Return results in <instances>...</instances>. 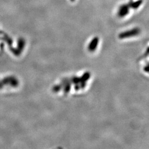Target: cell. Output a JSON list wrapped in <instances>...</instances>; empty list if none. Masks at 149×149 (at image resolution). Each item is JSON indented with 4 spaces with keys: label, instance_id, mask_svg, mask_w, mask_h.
<instances>
[{
    "label": "cell",
    "instance_id": "6da1fadb",
    "mask_svg": "<svg viewBox=\"0 0 149 149\" xmlns=\"http://www.w3.org/2000/svg\"><path fill=\"white\" fill-rule=\"evenodd\" d=\"M140 33V29L139 28H134L130 31H128L126 32H123L119 36V37L120 39H124L125 38L131 37L138 35Z\"/></svg>",
    "mask_w": 149,
    "mask_h": 149
},
{
    "label": "cell",
    "instance_id": "3957f363",
    "mask_svg": "<svg viewBox=\"0 0 149 149\" xmlns=\"http://www.w3.org/2000/svg\"><path fill=\"white\" fill-rule=\"evenodd\" d=\"M98 38L97 37L94 38L93 40L91 41L90 44L89 45V47H88L89 50L91 52L94 51L96 49V47L98 45Z\"/></svg>",
    "mask_w": 149,
    "mask_h": 149
},
{
    "label": "cell",
    "instance_id": "5b68a950",
    "mask_svg": "<svg viewBox=\"0 0 149 149\" xmlns=\"http://www.w3.org/2000/svg\"><path fill=\"white\" fill-rule=\"evenodd\" d=\"M145 71H146V72H149V65L146 66L145 68Z\"/></svg>",
    "mask_w": 149,
    "mask_h": 149
},
{
    "label": "cell",
    "instance_id": "277c9868",
    "mask_svg": "<svg viewBox=\"0 0 149 149\" xmlns=\"http://www.w3.org/2000/svg\"><path fill=\"white\" fill-rule=\"evenodd\" d=\"M142 3H143V0H138L136 1L132 2L129 5L130 6V7H131L132 8L136 10V9H138L139 7L141 5Z\"/></svg>",
    "mask_w": 149,
    "mask_h": 149
},
{
    "label": "cell",
    "instance_id": "8992f818",
    "mask_svg": "<svg viewBox=\"0 0 149 149\" xmlns=\"http://www.w3.org/2000/svg\"><path fill=\"white\" fill-rule=\"evenodd\" d=\"M71 1H72V2H74V0H71Z\"/></svg>",
    "mask_w": 149,
    "mask_h": 149
},
{
    "label": "cell",
    "instance_id": "7a4b0ae2",
    "mask_svg": "<svg viewBox=\"0 0 149 149\" xmlns=\"http://www.w3.org/2000/svg\"><path fill=\"white\" fill-rule=\"evenodd\" d=\"M130 6L129 5H123L119 7L118 15L119 17H124L128 15L129 12Z\"/></svg>",
    "mask_w": 149,
    "mask_h": 149
}]
</instances>
